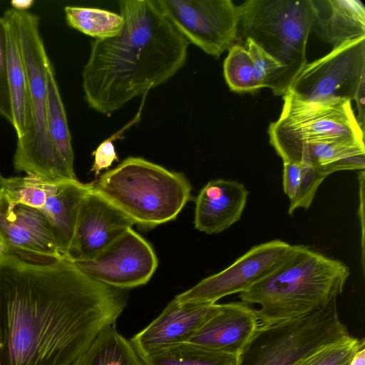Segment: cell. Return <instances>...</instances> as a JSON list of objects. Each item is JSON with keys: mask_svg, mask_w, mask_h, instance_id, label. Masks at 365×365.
I'll return each instance as SVG.
<instances>
[{"mask_svg": "<svg viewBox=\"0 0 365 365\" xmlns=\"http://www.w3.org/2000/svg\"><path fill=\"white\" fill-rule=\"evenodd\" d=\"M128 289L97 282L66 258L0 257V365H73L115 325Z\"/></svg>", "mask_w": 365, "mask_h": 365, "instance_id": "obj_1", "label": "cell"}, {"mask_svg": "<svg viewBox=\"0 0 365 365\" xmlns=\"http://www.w3.org/2000/svg\"><path fill=\"white\" fill-rule=\"evenodd\" d=\"M118 6L120 31L92 41L82 72L86 103L106 115L167 82L187 58L189 42L156 0H122Z\"/></svg>", "mask_w": 365, "mask_h": 365, "instance_id": "obj_2", "label": "cell"}, {"mask_svg": "<svg viewBox=\"0 0 365 365\" xmlns=\"http://www.w3.org/2000/svg\"><path fill=\"white\" fill-rule=\"evenodd\" d=\"M350 274L341 261L305 245L290 251L264 276L239 293L255 310L259 325L274 324L318 311L337 298Z\"/></svg>", "mask_w": 365, "mask_h": 365, "instance_id": "obj_3", "label": "cell"}, {"mask_svg": "<svg viewBox=\"0 0 365 365\" xmlns=\"http://www.w3.org/2000/svg\"><path fill=\"white\" fill-rule=\"evenodd\" d=\"M91 183V190L146 229L176 218L191 199L180 173L139 157H128Z\"/></svg>", "mask_w": 365, "mask_h": 365, "instance_id": "obj_4", "label": "cell"}, {"mask_svg": "<svg viewBox=\"0 0 365 365\" xmlns=\"http://www.w3.org/2000/svg\"><path fill=\"white\" fill-rule=\"evenodd\" d=\"M14 22L29 83L30 125L17 138L16 170L44 180L65 182L57 165L47 125V78L51 62L40 31V17L29 11L6 10Z\"/></svg>", "mask_w": 365, "mask_h": 365, "instance_id": "obj_5", "label": "cell"}, {"mask_svg": "<svg viewBox=\"0 0 365 365\" xmlns=\"http://www.w3.org/2000/svg\"><path fill=\"white\" fill-rule=\"evenodd\" d=\"M239 8L245 39L284 66L290 89L308 63L306 48L315 11L312 0H247Z\"/></svg>", "mask_w": 365, "mask_h": 365, "instance_id": "obj_6", "label": "cell"}, {"mask_svg": "<svg viewBox=\"0 0 365 365\" xmlns=\"http://www.w3.org/2000/svg\"><path fill=\"white\" fill-rule=\"evenodd\" d=\"M334 299L325 307L293 319L259 325L237 356L235 365H294L349 335Z\"/></svg>", "mask_w": 365, "mask_h": 365, "instance_id": "obj_7", "label": "cell"}, {"mask_svg": "<svg viewBox=\"0 0 365 365\" xmlns=\"http://www.w3.org/2000/svg\"><path fill=\"white\" fill-rule=\"evenodd\" d=\"M351 101H309L289 91L283 96L279 118L268 128L269 143L285 160L301 146L324 142H364Z\"/></svg>", "mask_w": 365, "mask_h": 365, "instance_id": "obj_8", "label": "cell"}, {"mask_svg": "<svg viewBox=\"0 0 365 365\" xmlns=\"http://www.w3.org/2000/svg\"><path fill=\"white\" fill-rule=\"evenodd\" d=\"M0 188L12 202L38 210L51 224L58 250L67 259L82 201L91 183L54 182L34 175L4 178Z\"/></svg>", "mask_w": 365, "mask_h": 365, "instance_id": "obj_9", "label": "cell"}, {"mask_svg": "<svg viewBox=\"0 0 365 365\" xmlns=\"http://www.w3.org/2000/svg\"><path fill=\"white\" fill-rule=\"evenodd\" d=\"M160 9L190 43L219 57L234 45L240 11L231 0H156Z\"/></svg>", "mask_w": 365, "mask_h": 365, "instance_id": "obj_10", "label": "cell"}, {"mask_svg": "<svg viewBox=\"0 0 365 365\" xmlns=\"http://www.w3.org/2000/svg\"><path fill=\"white\" fill-rule=\"evenodd\" d=\"M365 84V36L334 47L326 56L307 63L289 91L309 101H354Z\"/></svg>", "mask_w": 365, "mask_h": 365, "instance_id": "obj_11", "label": "cell"}, {"mask_svg": "<svg viewBox=\"0 0 365 365\" xmlns=\"http://www.w3.org/2000/svg\"><path fill=\"white\" fill-rule=\"evenodd\" d=\"M73 262L90 278L124 289L145 284L158 267L151 245L132 228L95 257Z\"/></svg>", "mask_w": 365, "mask_h": 365, "instance_id": "obj_12", "label": "cell"}, {"mask_svg": "<svg viewBox=\"0 0 365 365\" xmlns=\"http://www.w3.org/2000/svg\"><path fill=\"white\" fill-rule=\"evenodd\" d=\"M292 245L274 240L254 246L224 270L206 277L174 298L179 302L216 303L240 293L269 272Z\"/></svg>", "mask_w": 365, "mask_h": 365, "instance_id": "obj_13", "label": "cell"}, {"mask_svg": "<svg viewBox=\"0 0 365 365\" xmlns=\"http://www.w3.org/2000/svg\"><path fill=\"white\" fill-rule=\"evenodd\" d=\"M0 243L5 253L33 262L64 258L53 227L38 210L12 202L0 188Z\"/></svg>", "mask_w": 365, "mask_h": 365, "instance_id": "obj_14", "label": "cell"}, {"mask_svg": "<svg viewBox=\"0 0 365 365\" xmlns=\"http://www.w3.org/2000/svg\"><path fill=\"white\" fill-rule=\"evenodd\" d=\"M134 224L91 189L82 201L67 259L73 262L95 257Z\"/></svg>", "mask_w": 365, "mask_h": 365, "instance_id": "obj_15", "label": "cell"}, {"mask_svg": "<svg viewBox=\"0 0 365 365\" xmlns=\"http://www.w3.org/2000/svg\"><path fill=\"white\" fill-rule=\"evenodd\" d=\"M219 306L216 303L179 302L173 299L130 342L140 357L188 342Z\"/></svg>", "mask_w": 365, "mask_h": 365, "instance_id": "obj_16", "label": "cell"}, {"mask_svg": "<svg viewBox=\"0 0 365 365\" xmlns=\"http://www.w3.org/2000/svg\"><path fill=\"white\" fill-rule=\"evenodd\" d=\"M259 327L255 310L248 304H220L216 313L188 342L237 356Z\"/></svg>", "mask_w": 365, "mask_h": 365, "instance_id": "obj_17", "label": "cell"}, {"mask_svg": "<svg viewBox=\"0 0 365 365\" xmlns=\"http://www.w3.org/2000/svg\"><path fill=\"white\" fill-rule=\"evenodd\" d=\"M248 195L246 187L238 181H209L195 200V229L207 234H217L228 229L241 218Z\"/></svg>", "mask_w": 365, "mask_h": 365, "instance_id": "obj_18", "label": "cell"}, {"mask_svg": "<svg viewBox=\"0 0 365 365\" xmlns=\"http://www.w3.org/2000/svg\"><path fill=\"white\" fill-rule=\"evenodd\" d=\"M315 8L311 31L336 47L365 36V6L359 0H312Z\"/></svg>", "mask_w": 365, "mask_h": 365, "instance_id": "obj_19", "label": "cell"}, {"mask_svg": "<svg viewBox=\"0 0 365 365\" xmlns=\"http://www.w3.org/2000/svg\"><path fill=\"white\" fill-rule=\"evenodd\" d=\"M283 162L307 164L327 177L339 170H364V142L340 140L304 145Z\"/></svg>", "mask_w": 365, "mask_h": 365, "instance_id": "obj_20", "label": "cell"}, {"mask_svg": "<svg viewBox=\"0 0 365 365\" xmlns=\"http://www.w3.org/2000/svg\"><path fill=\"white\" fill-rule=\"evenodd\" d=\"M47 125L53 152L64 180H78L66 113L52 63L47 73Z\"/></svg>", "mask_w": 365, "mask_h": 365, "instance_id": "obj_21", "label": "cell"}, {"mask_svg": "<svg viewBox=\"0 0 365 365\" xmlns=\"http://www.w3.org/2000/svg\"><path fill=\"white\" fill-rule=\"evenodd\" d=\"M6 53L9 83L12 108V123L17 138L28 131L30 125L29 83L21 48L12 19L6 10Z\"/></svg>", "mask_w": 365, "mask_h": 365, "instance_id": "obj_22", "label": "cell"}, {"mask_svg": "<svg viewBox=\"0 0 365 365\" xmlns=\"http://www.w3.org/2000/svg\"><path fill=\"white\" fill-rule=\"evenodd\" d=\"M73 365H144L115 325L106 327Z\"/></svg>", "mask_w": 365, "mask_h": 365, "instance_id": "obj_23", "label": "cell"}, {"mask_svg": "<svg viewBox=\"0 0 365 365\" xmlns=\"http://www.w3.org/2000/svg\"><path fill=\"white\" fill-rule=\"evenodd\" d=\"M144 365H235L237 356L186 342L140 357Z\"/></svg>", "mask_w": 365, "mask_h": 365, "instance_id": "obj_24", "label": "cell"}, {"mask_svg": "<svg viewBox=\"0 0 365 365\" xmlns=\"http://www.w3.org/2000/svg\"><path fill=\"white\" fill-rule=\"evenodd\" d=\"M283 163V190L290 202L288 212L292 215L298 208L310 207L318 187L327 176L307 164Z\"/></svg>", "mask_w": 365, "mask_h": 365, "instance_id": "obj_25", "label": "cell"}, {"mask_svg": "<svg viewBox=\"0 0 365 365\" xmlns=\"http://www.w3.org/2000/svg\"><path fill=\"white\" fill-rule=\"evenodd\" d=\"M64 11L69 26L96 39L116 36L124 23L120 14L101 9L68 6Z\"/></svg>", "mask_w": 365, "mask_h": 365, "instance_id": "obj_26", "label": "cell"}, {"mask_svg": "<svg viewBox=\"0 0 365 365\" xmlns=\"http://www.w3.org/2000/svg\"><path fill=\"white\" fill-rule=\"evenodd\" d=\"M245 47L252 60L253 78L257 89L269 88L276 96H283L287 93L289 87L284 66L250 39H246Z\"/></svg>", "mask_w": 365, "mask_h": 365, "instance_id": "obj_27", "label": "cell"}, {"mask_svg": "<svg viewBox=\"0 0 365 365\" xmlns=\"http://www.w3.org/2000/svg\"><path fill=\"white\" fill-rule=\"evenodd\" d=\"M224 76L230 90L237 93H254L257 91L253 78V63L245 48L232 45L224 61Z\"/></svg>", "mask_w": 365, "mask_h": 365, "instance_id": "obj_28", "label": "cell"}, {"mask_svg": "<svg viewBox=\"0 0 365 365\" xmlns=\"http://www.w3.org/2000/svg\"><path fill=\"white\" fill-rule=\"evenodd\" d=\"M364 339L349 335L324 346L294 365H350L356 353L364 347Z\"/></svg>", "mask_w": 365, "mask_h": 365, "instance_id": "obj_29", "label": "cell"}, {"mask_svg": "<svg viewBox=\"0 0 365 365\" xmlns=\"http://www.w3.org/2000/svg\"><path fill=\"white\" fill-rule=\"evenodd\" d=\"M147 93H148L143 94L140 108H139L138 112L135 115V118L125 125H124L120 130H118L110 137L103 141L93 152L92 155L94 157V160L91 169V172H94L96 177L99 175L103 170L108 169L110 166H111L113 161L118 160V157L116 154L113 142L121 137L123 133L126 130L129 129L132 125L140 121L144 101Z\"/></svg>", "mask_w": 365, "mask_h": 365, "instance_id": "obj_30", "label": "cell"}, {"mask_svg": "<svg viewBox=\"0 0 365 365\" xmlns=\"http://www.w3.org/2000/svg\"><path fill=\"white\" fill-rule=\"evenodd\" d=\"M0 115L11 124L12 108L6 53V24L4 16L0 17Z\"/></svg>", "mask_w": 365, "mask_h": 365, "instance_id": "obj_31", "label": "cell"}, {"mask_svg": "<svg viewBox=\"0 0 365 365\" xmlns=\"http://www.w3.org/2000/svg\"><path fill=\"white\" fill-rule=\"evenodd\" d=\"M365 84H363L360 88L359 89L355 98L354 101L356 104V108L358 110V115L356 116V120L361 128V130L364 132V125H365V110H364V98H365V91H364Z\"/></svg>", "mask_w": 365, "mask_h": 365, "instance_id": "obj_32", "label": "cell"}, {"mask_svg": "<svg viewBox=\"0 0 365 365\" xmlns=\"http://www.w3.org/2000/svg\"><path fill=\"white\" fill-rule=\"evenodd\" d=\"M33 0H13L11 1V8L18 11H29L33 4Z\"/></svg>", "mask_w": 365, "mask_h": 365, "instance_id": "obj_33", "label": "cell"}, {"mask_svg": "<svg viewBox=\"0 0 365 365\" xmlns=\"http://www.w3.org/2000/svg\"><path fill=\"white\" fill-rule=\"evenodd\" d=\"M350 365H365V346L356 353Z\"/></svg>", "mask_w": 365, "mask_h": 365, "instance_id": "obj_34", "label": "cell"}, {"mask_svg": "<svg viewBox=\"0 0 365 365\" xmlns=\"http://www.w3.org/2000/svg\"><path fill=\"white\" fill-rule=\"evenodd\" d=\"M4 178H3V176L1 175V173H0V186H1V182H2V181H3Z\"/></svg>", "mask_w": 365, "mask_h": 365, "instance_id": "obj_35", "label": "cell"}]
</instances>
